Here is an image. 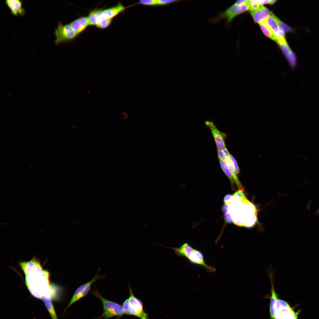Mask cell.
I'll return each instance as SVG.
<instances>
[{
  "mask_svg": "<svg viewBox=\"0 0 319 319\" xmlns=\"http://www.w3.org/2000/svg\"><path fill=\"white\" fill-rule=\"evenodd\" d=\"M170 248L174 250L177 256L184 257L191 263L204 267L206 271L212 273L216 271V269L215 267L206 263L202 252L193 248L187 242L179 247Z\"/></svg>",
  "mask_w": 319,
  "mask_h": 319,
  "instance_id": "1",
  "label": "cell"
},
{
  "mask_svg": "<svg viewBox=\"0 0 319 319\" xmlns=\"http://www.w3.org/2000/svg\"><path fill=\"white\" fill-rule=\"evenodd\" d=\"M91 293L102 301L103 311L100 318L107 319L115 316L120 318L125 314L123 307L121 305L105 298L96 289L94 290L91 291Z\"/></svg>",
  "mask_w": 319,
  "mask_h": 319,
  "instance_id": "2",
  "label": "cell"
},
{
  "mask_svg": "<svg viewBox=\"0 0 319 319\" xmlns=\"http://www.w3.org/2000/svg\"><path fill=\"white\" fill-rule=\"evenodd\" d=\"M250 9L249 0L241 4L235 3L225 10L219 12L216 17L211 19L210 21L211 23L216 24L225 19L227 25H228L235 17Z\"/></svg>",
  "mask_w": 319,
  "mask_h": 319,
  "instance_id": "3",
  "label": "cell"
},
{
  "mask_svg": "<svg viewBox=\"0 0 319 319\" xmlns=\"http://www.w3.org/2000/svg\"><path fill=\"white\" fill-rule=\"evenodd\" d=\"M54 33L56 37L54 43L56 45L71 41L78 35L69 24L64 25L61 22L58 24Z\"/></svg>",
  "mask_w": 319,
  "mask_h": 319,
  "instance_id": "4",
  "label": "cell"
},
{
  "mask_svg": "<svg viewBox=\"0 0 319 319\" xmlns=\"http://www.w3.org/2000/svg\"><path fill=\"white\" fill-rule=\"evenodd\" d=\"M130 292L129 300V315L136 316L140 319H149L148 315L144 309L141 301L134 294L130 286L128 285Z\"/></svg>",
  "mask_w": 319,
  "mask_h": 319,
  "instance_id": "5",
  "label": "cell"
},
{
  "mask_svg": "<svg viewBox=\"0 0 319 319\" xmlns=\"http://www.w3.org/2000/svg\"><path fill=\"white\" fill-rule=\"evenodd\" d=\"M126 7L120 3L116 5L105 9H95L94 15L96 24L99 21L108 19H113L120 13L125 11Z\"/></svg>",
  "mask_w": 319,
  "mask_h": 319,
  "instance_id": "6",
  "label": "cell"
},
{
  "mask_svg": "<svg viewBox=\"0 0 319 319\" xmlns=\"http://www.w3.org/2000/svg\"><path fill=\"white\" fill-rule=\"evenodd\" d=\"M105 278V276L104 275H99L97 271L95 276L90 281L78 287L74 292L69 304L65 309L64 312L73 304L85 297L87 294L90 289L92 285L95 281L98 279Z\"/></svg>",
  "mask_w": 319,
  "mask_h": 319,
  "instance_id": "7",
  "label": "cell"
},
{
  "mask_svg": "<svg viewBox=\"0 0 319 319\" xmlns=\"http://www.w3.org/2000/svg\"><path fill=\"white\" fill-rule=\"evenodd\" d=\"M204 123L211 132L217 150L222 151L224 149L226 148L224 141V134L221 132L212 121H206Z\"/></svg>",
  "mask_w": 319,
  "mask_h": 319,
  "instance_id": "8",
  "label": "cell"
},
{
  "mask_svg": "<svg viewBox=\"0 0 319 319\" xmlns=\"http://www.w3.org/2000/svg\"><path fill=\"white\" fill-rule=\"evenodd\" d=\"M250 12L255 21L259 24L265 21L271 13L269 10L263 5L257 9L250 10Z\"/></svg>",
  "mask_w": 319,
  "mask_h": 319,
  "instance_id": "9",
  "label": "cell"
},
{
  "mask_svg": "<svg viewBox=\"0 0 319 319\" xmlns=\"http://www.w3.org/2000/svg\"><path fill=\"white\" fill-rule=\"evenodd\" d=\"M69 25L78 35L82 32L90 25L88 17H82L73 21Z\"/></svg>",
  "mask_w": 319,
  "mask_h": 319,
  "instance_id": "10",
  "label": "cell"
},
{
  "mask_svg": "<svg viewBox=\"0 0 319 319\" xmlns=\"http://www.w3.org/2000/svg\"><path fill=\"white\" fill-rule=\"evenodd\" d=\"M274 15L271 12L270 15L265 22L272 31L277 40L285 39L284 33L279 30Z\"/></svg>",
  "mask_w": 319,
  "mask_h": 319,
  "instance_id": "11",
  "label": "cell"
},
{
  "mask_svg": "<svg viewBox=\"0 0 319 319\" xmlns=\"http://www.w3.org/2000/svg\"><path fill=\"white\" fill-rule=\"evenodd\" d=\"M5 3L10 9L12 14L16 16H23L25 10L22 6V2L19 0H6Z\"/></svg>",
  "mask_w": 319,
  "mask_h": 319,
  "instance_id": "12",
  "label": "cell"
},
{
  "mask_svg": "<svg viewBox=\"0 0 319 319\" xmlns=\"http://www.w3.org/2000/svg\"><path fill=\"white\" fill-rule=\"evenodd\" d=\"M277 42L291 64L294 65L295 63L294 57L285 39L278 40Z\"/></svg>",
  "mask_w": 319,
  "mask_h": 319,
  "instance_id": "13",
  "label": "cell"
},
{
  "mask_svg": "<svg viewBox=\"0 0 319 319\" xmlns=\"http://www.w3.org/2000/svg\"><path fill=\"white\" fill-rule=\"evenodd\" d=\"M37 261L35 258H34L28 261H23L20 263L19 266L25 276L32 273L34 267Z\"/></svg>",
  "mask_w": 319,
  "mask_h": 319,
  "instance_id": "14",
  "label": "cell"
},
{
  "mask_svg": "<svg viewBox=\"0 0 319 319\" xmlns=\"http://www.w3.org/2000/svg\"><path fill=\"white\" fill-rule=\"evenodd\" d=\"M271 284L272 293L270 304V313L271 319H273L276 314V301L278 299L272 281Z\"/></svg>",
  "mask_w": 319,
  "mask_h": 319,
  "instance_id": "15",
  "label": "cell"
},
{
  "mask_svg": "<svg viewBox=\"0 0 319 319\" xmlns=\"http://www.w3.org/2000/svg\"><path fill=\"white\" fill-rule=\"evenodd\" d=\"M43 301L52 319H58L49 294L44 295Z\"/></svg>",
  "mask_w": 319,
  "mask_h": 319,
  "instance_id": "16",
  "label": "cell"
},
{
  "mask_svg": "<svg viewBox=\"0 0 319 319\" xmlns=\"http://www.w3.org/2000/svg\"><path fill=\"white\" fill-rule=\"evenodd\" d=\"M225 161L230 171L234 180L237 185L239 189H242L243 186L238 178L237 174L235 173L234 170L232 163L229 157L225 158Z\"/></svg>",
  "mask_w": 319,
  "mask_h": 319,
  "instance_id": "17",
  "label": "cell"
},
{
  "mask_svg": "<svg viewBox=\"0 0 319 319\" xmlns=\"http://www.w3.org/2000/svg\"><path fill=\"white\" fill-rule=\"evenodd\" d=\"M261 29L264 34L272 40L276 41V38L271 29L265 21L259 24Z\"/></svg>",
  "mask_w": 319,
  "mask_h": 319,
  "instance_id": "18",
  "label": "cell"
},
{
  "mask_svg": "<svg viewBox=\"0 0 319 319\" xmlns=\"http://www.w3.org/2000/svg\"><path fill=\"white\" fill-rule=\"evenodd\" d=\"M220 164L222 170L230 180L232 187H234L235 182L230 171L224 160H219Z\"/></svg>",
  "mask_w": 319,
  "mask_h": 319,
  "instance_id": "19",
  "label": "cell"
},
{
  "mask_svg": "<svg viewBox=\"0 0 319 319\" xmlns=\"http://www.w3.org/2000/svg\"><path fill=\"white\" fill-rule=\"evenodd\" d=\"M257 219L256 214H252L248 217L245 221L243 226L247 227H252L255 225Z\"/></svg>",
  "mask_w": 319,
  "mask_h": 319,
  "instance_id": "20",
  "label": "cell"
},
{
  "mask_svg": "<svg viewBox=\"0 0 319 319\" xmlns=\"http://www.w3.org/2000/svg\"><path fill=\"white\" fill-rule=\"evenodd\" d=\"M274 17L277 22L279 30L285 34L286 32L291 30L290 28L282 22L274 14Z\"/></svg>",
  "mask_w": 319,
  "mask_h": 319,
  "instance_id": "21",
  "label": "cell"
},
{
  "mask_svg": "<svg viewBox=\"0 0 319 319\" xmlns=\"http://www.w3.org/2000/svg\"><path fill=\"white\" fill-rule=\"evenodd\" d=\"M299 312H295L293 310L284 313L281 319H298Z\"/></svg>",
  "mask_w": 319,
  "mask_h": 319,
  "instance_id": "22",
  "label": "cell"
},
{
  "mask_svg": "<svg viewBox=\"0 0 319 319\" xmlns=\"http://www.w3.org/2000/svg\"><path fill=\"white\" fill-rule=\"evenodd\" d=\"M39 278L32 273L26 276L25 281L27 287L32 285L38 280Z\"/></svg>",
  "mask_w": 319,
  "mask_h": 319,
  "instance_id": "23",
  "label": "cell"
},
{
  "mask_svg": "<svg viewBox=\"0 0 319 319\" xmlns=\"http://www.w3.org/2000/svg\"><path fill=\"white\" fill-rule=\"evenodd\" d=\"M112 19H105L98 22L95 26L99 28L105 29L108 27L111 23Z\"/></svg>",
  "mask_w": 319,
  "mask_h": 319,
  "instance_id": "24",
  "label": "cell"
},
{
  "mask_svg": "<svg viewBox=\"0 0 319 319\" xmlns=\"http://www.w3.org/2000/svg\"><path fill=\"white\" fill-rule=\"evenodd\" d=\"M43 270L40 263L37 261L33 270L32 273L39 279Z\"/></svg>",
  "mask_w": 319,
  "mask_h": 319,
  "instance_id": "25",
  "label": "cell"
},
{
  "mask_svg": "<svg viewBox=\"0 0 319 319\" xmlns=\"http://www.w3.org/2000/svg\"><path fill=\"white\" fill-rule=\"evenodd\" d=\"M229 158L232 163L235 171L237 174H239L240 170L237 161L233 156L230 154V155Z\"/></svg>",
  "mask_w": 319,
  "mask_h": 319,
  "instance_id": "26",
  "label": "cell"
},
{
  "mask_svg": "<svg viewBox=\"0 0 319 319\" xmlns=\"http://www.w3.org/2000/svg\"><path fill=\"white\" fill-rule=\"evenodd\" d=\"M139 3L140 4L145 5H158L157 0H141Z\"/></svg>",
  "mask_w": 319,
  "mask_h": 319,
  "instance_id": "27",
  "label": "cell"
},
{
  "mask_svg": "<svg viewBox=\"0 0 319 319\" xmlns=\"http://www.w3.org/2000/svg\"><path fill=\"white\" fill-rule=\"evenodd\" d=\"M250 6V10H254L258 8L261 5L258 0H249Z\"/></svg>",
  "mask_w": 319,
  "mask_h": 319,
  "instance_id": "28",
  "label": "cell"
},
{
  "mask_svg": "<svg viewBox=\"0 0 319 319\" xmlns=\"http://www.w3.org/2000/svg\"><path fill=\"white\" fill-rule=\"evenodd\" d=\"M157 1L158 5H167L178 1L176 0H157Z\"/></svg>",
  "mask_w": 319,
  "mask_h": 319,
  "instance_id": "29",
  "label": "cell"
},
{
  "mask_svg": "<svg viewBox=\"0 0 319 319\" xmlns=\"http://www.w3.org/2000/svg\"><path fill=\"white\" fill-rule=\"evenodd\" d=\"M232 199V195L228 194L226 195L224 198V204L229 205L231 203Z\"/></svg>",
  "mask_w": 319,
  "mask_h": 319,
  "instance_id": "30",
  "label": "cell"
},
{
  "mask_svg": "<svg viewBox=\"0 0 319 319\" xmlns=\"http://www.w3.org/2000/svg\"><path fill=\"white\" fill-rule=\"evenodd\" d=\"M224 218L225 221L228 223L233 222L232 216L228 211L224 213Z\"/></svg>",
  "mask_w": 319,
  "mask_h": 319,
  "instance_id": "31",
  "label": "cell"
},
{
  "mask_svg": "<svg viewBox=\"0 0 319 319\" xmlns=\"http://www.w3.org/2000/svg\"><path fill=\"white\" fill-rule=\"evenodd\" d=\"M217 153L218 158L219 160H225V157L223 151L219 150H217Z\"/></svg>",
  "mask_w": 319,
  "mask_h": 319,
  "instance_id": "32",
  "label": "cell"
},
{
  "mask_svg": "<svg viewBox=\"0 0 319 319\" xmlns=\"http://www.w3.org/2000/svg\"><path fill=\"white\" fill-rule=\"evenodd\" d=\"M222 211L224 214L226 212L228 211L229 209V205L224 204L222 206Z\"/></svg>",
  "mask_w": 319,
  "mask_h": 319,
  "instance_id": "33",
  "label": "cell"
},
{
  "mask_svg": "<svg viewBox=\"0 0 319 319\" xmlns=\"http://www.w3.org/2000/svg\"><path fill=\"white\" fill-rule=\"evenodd\" d=\"M258 1L261 5L267 4H270V0H258Z\"/></svg>",
  "mask_w": 319,
  "mask_h": 319,
  "instance_id": "34",
  "label": "cell"
},
{
  "mask_svg": "<svg viewBox=\"0 0 319 319\" xmlns=\"http://www.w3.org/2000/svg\"><path fill=\"white\" fill-rule=\"evenodd\" d=\"M248 1L247 0H239L237 1L235 3L237 4H241L246 3Z\"/></svg>",
  "mask_w": 319,
  "mask_h": 319,
  "instance_id": "35",
  "label": "cell"
},
{
  "mask_svg": "<svg viewBox=\"0 0 319 319\" xmlns=\"http://www.w3.org/2000/svg\"><path fill=\"white\" fill-rule=\"evenodd\" d=\"M316 214L317 215L319 214V208L317 210L316 212Z\"/></svg>",
  "mask_w": 319,
  "mask_h": 319,
  "instance_id": "36",
  "label": "cell"
}]
</instances>
